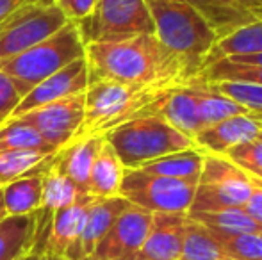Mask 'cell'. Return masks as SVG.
<instances>
[{
	"label": "cell",
	"instance_id": "obj_1",
	"mask_svg": "<svg viewBox=\"0 0 262 260\" xmlns=\"http://www.w3.org/2000/svg\"><path fill=\"white\" fill-rule=\"evenodd\" d=\"M86 63L90 82L114 80L121 84L184 86L200 75L194 66L168 50L156 34L109 43H88Z\"/></svg>",
	"mask_w": 262,
	"mask_h": 260
},
{
	"label": "cell",
	"instance_id": "obj_2",
	"mask_svg": "<svg viewBox=\"0 0 262 260\" xmlns=\"http://www.w3.org/2000/svg\"><path fill=\"white\" fill-rule=\"evenodd\" d=\"M169 84H121L93 80L84 93V123L79 135H105L114 127L139 116L157 114Z\"/></svg>",
	"mask_w": 262,
	"mask_h": 260
},
{
	"label": "cell",
	"instance_id": "obj_3",
	"mask_svg": "<svg viewBox=\"0 0 262 260\" xmlns=\"http://www.w3.org/2000/svg\"><path fill=\"white\" fill-rule=\"evenodd\" d=\"M157 39L202 73L205 56L217 36L187 0H145Z\"/></svg>",
	"mask_w": 262,
	"mask_h": 260
},
{
	"label": "cell",
	"instance_id": "obj_4",
	"mask_svg": "<svg viewBox=\"0 0 262 260\" xmlns=\"http://www.w3.org/2000/svg\"><path fill=\"white\" fill-rule=\"evenodd\" d=\"M125 170H139L169 153L194 148V141L175 130L159 114L139 116L114 127L104 135Z\"/></svg>",
	"mask_w": 262,
	"mask_h": 260
},
{
	"label": "cell",
	"instance_id": "obj_5",
	"mask_svg": "<svg viewBox=\"0 0 262 260\" xmlns=\"http://www.w3.org/2000/svg\"><path fill=\"white\" fill-rule=\"evenodd\" d=\"M86 56V45L75 21H68L49 39L31 46L18 56L0 61V72L11 77L21 94L55 72Z\"/></svg>",
	"mask_w": 262,
	"mask_h": 260
},
{
	"label": "cell",
	"instance_id": "obj_6",
	"mask_svg": "<svg viewBox=\"0 0 262 260\" xmlns=\"http://www.w3.org/2000/svg\"><path fill=\"white\" fill-rule=\"evenodd\" d=\"M75 23L84 45L121 41L139 34H156L145 0H98L90 16Z\"/></svg>",
	"mask_w": 262,
	"mask_h": 260
},
{
	"label": "cell",
	"instance_id": "obj_7",
	"mask_svg": "<svg viewBox=\"0 0 262 260\" xmlns=\"http://www.w3.org/2000/svg\"><path fill=\"white\" fill-rule=\"evenodd\" d=\"M55 0H32L0 25V61L49 39L68 23Z\"/></svg>",
	"mask_w": 262,
	"mask_h": 260
},
{
	"label": "cell",
	"instance_id": "obj_8",
	"mask_svg": "<svg viewBox=\"0 0 262 260\" xmlns=\"http://www.w3.org/2000/svg\"><path fill=\"white\" fill-rule=\"evenodd\" d=\"M198 182L159 177L143 170H125L120 196L128 203L152 212L187 214Z\"/></svg>",
	"mask_w": 262,
	"mask_h": 260
},
{
	"label": "cell",
	"instance_id": "obj_9",
	"mask_svg": "<svg viewBox=\"0 0 262 260\" xmlns=\"http://www.w3.org/2000/svg\"><path fill=\"white\" fill-rule=\"evenodd\" d=\"M18 120L31 125L50 146L61 150L73 141L82 129L84 94L47 104L18 116Z\"/></svg>",
	"mask_w": 262,
	"mask_h": 260
},
{
	"label": "cell",
	"instance_id": "obj_10",
	"mask_svg": "<svg viewBox=\"0 0 262 260\" xmlns=\"http://www.w3.org/2000/svg\"><path fill=\"white\" fill-rule=\"evenodd\" d=\"M152 226V212L130 205L100 239L93 257L100 260H136Z\"/></svg>",
	"mask_w": 262,
	"mask_h": 260
},
{
	"label": "cell",
	"instance_id": "obj_11",
	"mask_svg": "<svg viewBox=\"0 0 262 260\" xmlns=\"http://www.w3.org/2000/svg\"><path fill=\"white\" fill-rule=\"evenodd\" d=\"M88 84H90L88 63H86V57H80V59L73 61L72 64L55 72L54 75L47 77L39 84H36L21 98L20 105L14 109L11 118H18V116L25 114V112L34 111V109L43 107L47 104H52V102L66 100V98L84 94L88 89Z\"/></svg>",
	"mask_w": 262,
	"mask_h": 260
},
{
	"label": "cell",
	"instance_id": "obj_12",
	"mask_svg": "<svg viewBox=\"0 0 262 260\" xmlns=\"http://www.w3.org/2000/svg\"><path fill=\"white\" fill-rule=\"evenodd\" d=\"M216 32L217 39L230 32L262 21L260 0H187Z\"/></svg>",
	"mask_w": 262,
	"mask_h": 260
},
{
	"label": "cell",
	"instance_id": "obj_13",
	"mask_svg": "<svg viewBox=\"0 0 262 260\" xmlns=\"http://www.w3.org/2000/svg\"><path fill=\"white\" fill-rule=\"evenodd\" d=\"M262 123L250 114H239L217 122L210 127H204L193 137L194 146L212 155H225L234 146L259 137Z\"/></svg>",
	"mask_w": 262,
	"mask_h": 260
},
{
	"label": "cell",
	"instance_id": "obj_14",
	"mask_svg": "<svg viewBox=\"0 0 262 260\" xmlns=\"http://www.w3.org/2000/svg\"><path fill=\"white\" fill-rule=\"evenodd\" d=\"M95 200H97L95 196L86 195L80 198L77 203L54 212L52 219H50L49 233H47L45 239V253L59 255V257L64 258H68L72 255L80 235H82L90 205Z\"/></svg>",
	"mask_w": 262,
	"mask_h": 260
},
{
	"label": "cell",
	"instance_id": "obj_15",
	"mask_svg": "<svg viewBox=\"0 0 262 260\" xmlns=\"http://www.w3.org/2000/svg\"><path fill=\"white\" fill-rule=\"evenodd\" d=\"M187 214H152V226L139 257L146 260H180L186 235Z\"/></svg>",
	"mask_w": 262,
	"mask_h": 260
},
{
	"label": "cell",
	"instance_id": "obj_16",
	"mask_svg": "<svg viewBox=\"0 0 262 260\" xmlns=\"http://www.w3.org/2000/svg\"><path fill=\"white\" fill-rule=\"evenodd\" d=\"M130 205L132 203H128V201L121 196L97 198V200L90 205L86 223H84L82 235H80L75 250L72 251V255L66 260H82V258L90 257V255H93L95 248L100 243V239L109 232V228L114 225V221H116Z\"/></svg>",
	"mask_w": 262,
	"mask_h": 260
},
{
	"label": "cell",
	"instance_id": "obj_17",
	"mask_svg": "<svg viewBox=\"0 0 262 260\" xmlns=\"http://www.w3.org/2000/svg\"><path fill=\"white\" fill-rule=\"evenodd\" d=\"M104 143V135H80V137H75L64 148H61L55 153L54 166L62 175H66L70 180H73V184L80 191L88 193L91 166H93L95 157L98 155Z\"/></svg>",
	"mask_w": 262,
	"mask_h": 260
},
{
	"label": "cell",
	"instance_id": "obj_18",
	"mask_svg": "<svg viewBox=\"0 0 262 260\" xmlns=\"http://www.w3.org/2000/svg\"><path fill=\"white\" fill-rule=\"evenodd\" d=\"M55 155V153H54ZM88 193L80 191L73 180H70L66 175H62L54 166V157L47 162L45 170L41 173V207L36 212L38 219V230H49L52 214L61 208L77 203Z\"/></svg>",
	"mask_w": 262,
	"mask_h": 260
},
{
	"label": "cell",
	"instance_id": "obj_19",
	"mask_svg": "<svg viewBox=\"0 0 262 260\" xmlns=\"http://www.w3.org/2000/svg\"><path fill=\"white\" fill-rule=\"evenodd\" d=\"M198 184H207L221 189V191L234 196L235 200H239L243 205L246 203L253 189L250 175L246 171L235 166L225 155H212V153H205L204 168H202Z\"/></svg>",
	"mask_w": 262,
	"mask_h": 260
},
{
	"label": "cell",
	"instance_id": "obj_20",
	"mask_svg": "<svg viewBox=\"0 0 262 260\" xmlns=\"http://www.w3.org/2000/svg\"><path fill=\"white\" fill-rule=\"evenodd\" d=\"M157 114L164 118L175 130H179L180 134L187 135L191 139L204 129L198 102L194 98L189 82L184 84V86L173 87L162 100Z\"/></svg>",
	"mask_w": 262,
	"mask_h": 260
},
{
	"label": "cell",
	"instance_id": "obj_21",
	"mask_svg": "<svg viewBox=\"0 0 262 260\" xmlns=\"http://www.w3.org/2000/svg\"><path fill=\"white\" fill-rule=\"evenodd\" d=\"M38 243L36 212L29 216H7L0 221V260H24Z\"/></svg>",
	"mask_w": 262,
	"mask_h": 260
},
{
	"label": "cell",
	"instance_id": "obj_22",
	"mask_svg": "<svg viewBox=\"0 0 262 260\" xmlns=\"http://www.w3.org/2000/svg\"><path fill=\"white\" fill-rule=\"evenodd\" d=\"M257 54H262V21L250 23L217 39L205 56L202 72L220 61L241 56H257Z\"/></svg>",
	"mask_w": 262,
	"mask_h": 260
},
{
	"label": "cell",
	"instance_id": "obj_23",
	"mask_svg": "<svg viewBox=\"0 0 262 260\" xmlns=\"http://www.w3.org/2000/svg\"><path fill=\"white\" fill-rule=\"evenodd\" d=\"M125 175V166L109 143H104L95 157V162L90 171L88 193L95 198H113L120 196L121 180Z\"/></svg>",
	"mask_w": 262,
	"mask_h": 260
},
{
	"label": "cell",
	"instance_id": "obj_24",
	"mask_svg": "<svg viewBox=\"0 0 262 260\" xmlns=\"http://www.w3.org/2000/svg\"><path fill=\"white\" fill-rule=\"evenodd\" d=\"M189 86L194 93V98L198 102V109H200V118L204 127H210L217 122H223L232 116L239 114H248L245 107L232 98L225 97L223 93L216 91L209 82L202 80L200 77L189 80Z\"/></svg>",
	"mask_w": 262,
	"mask_h": 260
},
{
	"label": "cell",
	"instance_id": "obj_25",
	"mask_svg": "<svg viewBox=\"0 0 262 260\" xmlns=\"http://www.w3.org/2000/svg\"><path fill=\"white\" fill-rule=\"evenodd\" d=\"M204 159L205 152L194 146V148H187L182 150V152H175L166 157H161V159H156L152 162L145 164L143 168H139V170L152 175H159V177L198 182L202 168H204Z\"/></svg>",
	"mask_w": 262,
	"mask_h": 260
},
{
	"label": "cell",
	"instance_id": "obj_26",
	"mask_svg": "<svg viewBox=\"0 0 262 260\" xmlns=\"http://www.w3.org/2000/svg\"><path fill=\"white\" fill-rule=\"evenodd\" d=\"M7 216H29L41 207V173L25 175L2 185Z\"/></svg>",
	"mask_w": 262,
	"mask_h": 260
},
{
	"label": "cell",
	"instance_id": "obj_27",
	"mask_svg": "<svg viewBox=\"0 0 262 260\" xmlns=\"http://www.w3.org/2000/svg\"><path fill=\"white\" fill-rule=\"evenodd\" d=\"M52 157L54 153L38 152V150H6V152H0V184L6 185L16 178L25 177V175L43 173L47 162Z\"/></svg>",
	"mask_w": 262,
	"mask_h": 260
},
{
	"label": "cell",
	"instance_id": "obj_28",
	"mask_svg": "<svg viewBox=\"0 0 262 260\" xmlns=\"http://www.w3.org/2000/svg\"><path fill=\"white\" fill-rule=\"evenodd\" d=\"M187 218L200 223L207 230L223 233H260L262 226L255 223L243 208H227L220 212H194Z\"/></svg>",
	"mask_w": 262,
	"mask_h": 260
},
{
	"label": "cell",
	"instance_id": "obj_29",
	"mask_svg": "<svg viewBox=\"0 0 262 260\" xmlns=\"http://www.w3.org/2000/svg\"><path fill=\"white\" fill-rule=\"evenodd\" d=\"M6 150H38L45 153H55L54 146H50L41 135L31 125L21 120L13 118L0 125V152Z\"/></svg>",
	"mask_w": 262,
	"mask_h": 260
},
{
	"label": "cell",
	"instance_id": "obj_30",
	"mask_svg": "<svg viewBox=\"0 0 262 260\" xmlns=\"http://www.w3.org/2000/svg\"><path fill=\"white\" fill-rule=\"evenodd\" d=\"M180 260H232L221 251L205 226L187 218Z\"/></svg>",
	"mask_w": 262,
	"mask_h": 260
},
{
	"label": "cell",
	"instance_id": "obj_31",
	"mask_svg": "<svg viewBox=\"0 0 262 260\" xmlns=\"http://www.w3.org/2000/svg\"><path fill=\"white\" fill-rule=\"evenodd\" d=\"M225 255L232 260H262V237L259 233H223L209 230Z\"/></svg>",
	"mask_w": 262,
	"mask_h": 260
},
{
	"label": "cell",
	"instance_id": "obj_32",
	"mask_svg": "<svg viewBox=\"0 0 262 260\" xmlns=\"http://www.w3.org/2000/svg\"><path fill=\"white\" fill-rule=\"evenodd\" d=\"M209 84L216 91L223 93L225 97L241 104L253 120L262 123V86H259V84H248V82H230V80H221V82H209Z\"/></svg>",
	"mask_w": 262,
	"mask_h": 260
},
{
	"label": "cell",
	"instance_id": "obj_33",
	"mask_svg": "<svg viewBox=\"0 0 262 260\" xmlns=\"http://www.w3.org/2000/svg\"><path fill=\"white\" fill-rule=\"evenodd\" d=\"M198 77L205 82L230 80V82H248L262 86V66H246L230 63V61H220L205 68Z\"/></svg>",
	"mask_w": 262,
	"mask_h": 260
},
{
	"label": "cell",
	"instance_id": "obj_34",
	"mask_svg": "<svg viewBox=\"0 0 262 260\" xmlns=\"http://www.w3.org/2000/svg\"><path fill=\"white\" fill-rule=\"evenodd\" d=\"M225 157L248 175L259 177V175H262V134L259 137L252 139V141L234 146L225 153Z\"/></svg>",
	"mask_w": 262,
	"mask_h": 260
},
{
	"label": "cell",
	"instance_id": "obj_35",
	"mask_svg": "<svg viewBox=\"0 0 262 260\" xmlns=\"http://www.w3.org/2000/svg\"><path fill=\"white\" fill-rule=\"evenodd\" d=\"M24 94L14 86L13 79L0 72V125L6 123L13 116L14 109L20 105Z\"/></svg>",
	"mask_w": 262,
	"mask_h": 260
},
{
	"label": "cell",
	"instance_id": "obj_36",
	"mask_svg": "<svg viewBox=\"0 0 262 260\" xmlns=\"http://www.w3.org/2000/svg\"><path fill=\"white\" fill-rule=\"evenodd\" d=\"M98 0H55L59 9L66 14L70 21H80L82 18L90 16Z\"/></svg>",
	"mask_w": 262,
	"mask_h": 260
},
{
	"label": "cell",
	"instance_id": "obj_37",
	"mask_svg": "<svg viewBox=\"0 0 262 260\" xmlns=\"http://www.w3.org/2000/svg\"><path fill=\"white\" fill-rule=\"evenodd\" d=\"M253 189H252V195L248 196L246 203L243 205V210L250 216L255 223H259L262 226V187L259 185L252 184Z\"/></svg>",
	"mask_w": 262,
	"mask_h": 260
},
{
	"label": "cell",
	"instance_id": "obj_38",
	"mask_svg": "<svg viewBox=\"0 0 262 260\" xmlns=\"http://www.w3.org/2000/svg\"><path fill=\"white\" fill-rule=\"evenodd\" d=\"M29 2H32V0H0V25L6 23L18 9L27 6Z\"/></svg>",
	"mask_w": 262,
	"mask_h": 260
},
{
	"label": "cell",
	"instance_id": "obj_39",
	"mask_svg": "<svg viewBox=\"0 0 262 260\" xmlns=\"http://www.w3.org/2000/svg\"><path fill=\"white\" fill-rule=\"evenodd\" d=\"M230 61L235 64H246V66H262V54L257 56H241V57H232V59H225Z\"/></svg>",
	"mask_w": 262,
	"mask_h": 260
},
{
	"label": "cell",
	"instance_id": "obj_40",
	"mask_svg": "<svg viewBox=\"0 0 262 260\" xmlns=\"http://www.w3.org/2000/svg\"><path fill=\"white\" fill-rule=\"evenodd\" d=\"M24 260H49V255L45 251H32L29 257H25Z\"/></svg>",
	"mask_w": 262,
	"mask_h": 260
},
{
	"label": "cell",
	"instance_id": "obj_41",
	"mask_svg": "<svg viewBox=\"0 0 262 260\" xmlns=\"http://www.w3.org/2000/svg\"><path fill=\"white\" fill-rule=\"evenodd\" d=\"M7 218V210H6V203H4V195H2V187H0V221Z\"/></svg>",
	"mask_w": 262,
	"mask_h": 260
},
{
	"label": "cell",
	"instance_id": "obj_42",
	"mask_svg": "<svg viewBox=\"0 0 262 260\" xmlns=\"http://www.w3.org/2000/svg\"><path fill=\"white\" fill-rule=\"evenodd\" d=\"M250 180H252V184H255V185H259V187H262V180H259V178H255V177H252V175H250Z\"/></svg>",
	"mask_w": 262,
	"mask_h": 260
},
{
	"label": "cell",
	"instance_id": "obj_43",
	"mask_svg": "<svg viewBox=\"0 0 262 260\" xmlns=\"http://www.w3.org/2000/svg\"><path fill=\"white\" fill-rule=\"evenodd\" d=\"M49 255V253H47ZM49 260H66L64 257H59V255H49Z\"/></svg>",
	"mask_w": 262,
	"mask_h": 260
},
{
	"label": "cell",
	"instance_id": "obj_44",
	"mask_svg": "<svg viewBox=\"0 0 262 260\" xmlns=\"http://www.w3.org/2000/svg\"><path fill=\"white\" fill-rule=\"evenodd\" d=\"M82 260H100V258H97V257H93V255H90V257H86V258H82Z\"/></svg>",
	"mask_w": 262,
	"mask_h": 260
},
{
	"label": "cell",
	"instance_id": "obj_45",
	"mask_svg": "<svg viewBox=\"0 0 262 260\" xmlns=\"http://www.w3.org/2000/svg\"><path fill=\"white\" fill-rule=\"evenodd\" d=\"M252 177H253V175H252ZM255 178H259V180H262V175H259V177H255Z\"/></svg>",
	"mask_w": 262,
	"mask_h": 260
},
{
	"label": "cell",
	"instance_id": "obj_46",
	"mask_svg": "<svg viewBox=\"0 0 262 260\" xmlns=\"http://www.w3.org/2000/svg\"><path fill=\"white\" fill-rule=\"evenodd\" d=\"M136 260H146V258H141V257H138V258H136Z\"/></svg>",
	"mask_w": 262,
	"mask_h": 260
},
{
	"label": "cell",
	"instance_id": "obj_47",
	"mask_svg": "<svg viewBox=\"0 0 262 260\" xmlns=\"http://www.w3.org/2000/svg\"><path fill=\"white\" fill-rule=\"evenodd\" d=\"M259 235H260V237H262V232H260V233H259Z\"/></svg>",
	"mask_w": 262,
	"mask_h": 260
},
{
	"label": "cell",
	"instance_id": "obj_48",
	"mask_svg": "<svg viewBox=\"0 0 262 260\" xmlns=\"http://www.w3.org/2000/svg\"><path fill=\"white\" fill-rule=\"evenodd\" d=\"M0 187H2V184H0Z\"/></svg>",
	"mask_w": 262,
	"mask_h": 260
},
{
	"label": "cell",
	"instance_id": "obj_49",
	"mask_svg": "<svg viewBox=\"0 0 262 260\" xmlns=\"http://www.w3.org/2000/svg\"><path fill=\"white\" fill-rule=\"evenodd\" d=\"M260 134H262V130H260Z\"/></svg>",
	"mask_w": 262,
	"mask_h": 260
},
{
	"label": "cell",
	"instance_id": "obj_50",
	"mask_svg": "<svg viewBox=\"0 0 262 260\" xmlns=\"http://www.w3.org/2000/svg\"><path fill=\"white\" fill-rule=\"evenodd\" d=\"M260 2H262V0H260Z\"/></svg>",
	"mask_w": 262,
	"mask_h": 260
}]
</instances>
